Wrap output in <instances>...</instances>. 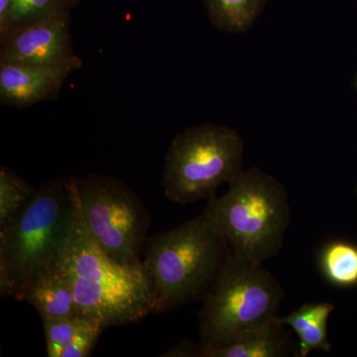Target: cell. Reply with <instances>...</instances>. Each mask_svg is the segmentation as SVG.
Here are the masks:
<instances>
[{"mask_svg":"<svg viewBox=\"0 0 357 357\" xmlns=\"http://www.w3.org/2000/svg\"><path fill=\"white\" fill-rule=\"evenodd\" d=\"M199 347H195L194 344H190V342H185V344H181L170 351L165 352V354H161V356H169V357H197V352H198Z\"/></svg>","mask_w":357,"mask_h":357,"instance_id":"19","label":"cell"},{"mask_svg":"<svg viewBox=\"0 0 357 357\" xmlns=\"http://www.w3.org/2000/svg\"><path fill=\"white\" fill-rule=\"evenodd\" d=\"M73 69L24 63L0 62V102L13 109H27L53 100Z\"/></svg>","mask_w":357,"mask_h":357,"instance_id":"9","label":"cell"},{"mask_svg":"<svg viewBox=\"0 0 357 357\" xmlns=\"http://www.w3.org/2000/svg\"><path fill=\"white\" fill-rule=\"evenodd\" d=\"M96 321L84 317L70 318H48L43 319L47 356L61 357L66 347L72 342L77 333L95 325Z\"/></svg>","mask_w":357,"mask_h":357,"instance_id":"17","label":"cell"},{"mask_svg":"<svg viewBox=\"0 0 357 357\" xmlns=\"http://www.w3.org/2000/svg\"><path fill=\"white\" fill-rule=\"evenodd\" d=\"M79 227L110 259L142 261L150 218L146 206L123 181L89 174L74 178Z\"/></svg>","mask_w":357,"mask_h":357,"instance_id":"7","label":"cell"},{"mask_svg":"<svg viewBox=\"0 0 357 357\" xmlns=\"http://www.w3.org/2000/svg\"><path fill=\"white\" fill-rule=\"evenodd\" d=\"M74 178L49 181L0 230V292L20 300L28 283L55 267L79 227Z\"/></svg>","mask_w":357,"mask_h":357,"instance_id":"1","label":"cell"},{"mask_svg":"<svg viewBox=\"0 0 357 357\" xmlns=\"http://www.w3.org/2000/svg\"><path fill=\"white\" fill-rule=\"evenodd\" d=\"M243 141L236 129L204 123L178 133L165 157L162 185L174 203L210 199L243 172Z\"/></svg>","mask_w":357,"mask_h":357,"instance_id":"6","label":"cell"},{"mask_svg":"<svg viewBox=\"0 0 357 357\" xmlns=\"http://www.w3.org/2000/svg\"><path fill=\"white\" fill-rule=\"evenodd\" d=\"M230 249L256 264L275 257L291 220L288 192L277 178L257 168L243 171L203 211Z\"/></svg>","mask_w":357,"mask_h":357,"instance_id":"4","label":"cell"},{"mask_svg":"<svg viewBox=\"0 0 357 357\" xmlns=\"http://www.w3.org/2000/svg\"><path fill=\"white\" fill-rule=\"evenodd\" d=\"M335 305L331 303H307L288 316L280 318L282 324L291 326L300 340V357H307L314 351H332L328 340V321Z\"/></svg>","mask_w":357,"mask_h":357,"instance_id":"12","label":"cell"},{"mask_svg":"<svg viewBox=\"0 0 357 357\" xmlns=\"http://www.w3.org/2000/svg\"><path fill=\"white\" fill-rule=\"evenodd\" d=\"M319 266L326 281L335 287L357 286V245L351 241H328L319 255Z\"/></svg>","mask_w":357,"mask_h":357,"instance_id":"14","label":"cell"},{"mask_svg":"<svg viewBox=\"0 0 357 357\" xmlns=\"http://www.w3.org/2000/svg\"><path fill=\"white\" fill-rule=\"evenodd\" d=\"M356 86H357V79H356Z\"/></svg>","mask_w":357,"mask_h":357,"instance_id":"22","label":"cell"},{"mask_svg":"<svg viewBox=\"0 0 357 357\" xmlns=\"http://www.w3.org/2000/svg\"><path fill=\"white\" fill-rule=\"evenodd\" d=\"M103 328L95 324L83 332L77 333L67 347H65L61 357H86L91 356L96 347L98 337L103 332Z\"/></svg>","mask_w":357,"mask_h":357,"instance_id":"18","label":"cell"},{"mask_svg":"<svg viewBox=\"0 0 357 357\" xmlns=\"http://www.w3.org/2000/svg\"><path fill=\"white\" fill-rule=\"evenodd\" d=\"M27 301L42 319L79 316L69 281L58 265L42 272L26 285L20 301Z\"/></svg>","mask_w":357,"mask_h":357,"instance_id":"11","label":"cell"},{"mask_svg":"<svg viewBox=\"0 0 357 357\" xmlns=\"http://www.w3.org/2000/svg\"><path fill=\"white\" fill-rule=\"evenodd\" d=\"M278 316L243 333L223 347H202L197 357H282L292 349L290 337Z\"/></svg>","mask_w":357,"mask_h":357,"instance_id":"10","label":"cell"},{"mask_svg":"<svg viewBox=\"0 0 357 357\" xmlns=\"http://www.w3.org/2000/svg\"><path fill=\"white\" fill-rule=\"evenodd\" d=\"M81 1L82 0H63L65 6L67 7L68 9H72L73 7L77 6Z\"/></svg>","mask_w":357,"mask_h":357,"instance_id":"21","label":"cell"},{"mask_svg":"<svg viewBox=\"0 0 357 357\" xmlns=\"http://www.w3.org/2000/svg\"><path fill=\"white\" fill-rule=\"evenodd\" d=\"M0 62L79 69L70 35V9H63L0 38Z\"/></svg>","mask_w":357,"mask_h":357,"instance_id":"8","label":"cell"},{"mask_svg":"<svg viewBox=\"0 0 357 357\" xmlns=\"http://www.w3.org/2000/svg\"><path fill=\"white\" fill-rule=\"evenodd\" d=\"M63 9H68L63 0H13L6 27L0 33V38L14 30L43 20Z\"/></svg>","mask_w":357,"mask_h":357,"instance_id":"16","label":"cell"},{"mask_svg":"<svg viewBox=\"0 0 357 357\" xmlns=\"http://www.w3.org/2000/svg\"><path fill=\"white\" fill-rule=\"evenodd\" d=\"M229 246L204 213L150 237L142 262L153 288V312L203 300L222 271Z\"/></svg>","mask_w":357,"mask_h":357,"instance_id":"3","label":"cell"},{"mask_svg":"<svg viewBox=\"0 0 357 357\" xmlns=\"http://www.w3.org/2000/svg\"><path fill=\"white\" fill-rule=\"evenodd\" d=\"M57 265L72 287L79 316L103 330L136 323L153 312V288L143 262L121 264L110 259L79 222Z\"/></svg>","mask_w":357,"mask_h":357,"instance_id":"2","label":"cell"},{"mask_svg":"<svg viewBox=\"0 0 357 357\" xmlns=\"http://www.w3.org/2000/svg\"><path fill=\"white\" fill-rule=\"evenodd\" d=\"M211 22L231 34L248 31L259 17L266 0H204Z\"/></svg>","mask_w":357,"mask_h":357,"instance_id":"13","label":"cell"},{"mask_svg":"<svg viewBox=\"0 0 357 357\" xmlns=\"http://www.w3.org/2000/svg\"><path fill=\"white\" fill-rule=\"evenodd\" d=\"M283 298V288L273 275L229 248L222 271L199 312V345L230 344L277 317Z\"/></svg>","mask_w":357,"mask_h":357,"instance_id":"5","label":"cell"},{"mask_svg":"<svg viewBox=\"0 0 357 357\" xmlns=\"http://www.w3.org/2000/svg\"><path fill=\"white\" fill-rule=\"evenodd\" d=\"M25 180L6 166L0 167V230L15 220L34 197Z\"/></svg>","mask_w":357,"mask_h":357,"instance_id":"15","label":"cell"},{"mask_svg":"<svg viewBox=\"0 0 357 357\" xmlns=\"http://www.w3.org/2000/svg\"><path fill=\"white\" fill-rule=\"evenodd\" d=\"M11 1L13 0H0V33L6 29Z\"/></svg>","mask_w":357,"mask_h":357,"instance_id":"20","label":"cell"}]
</instances>
